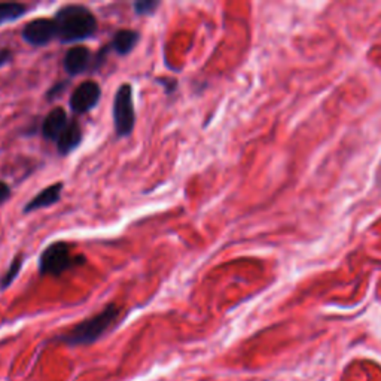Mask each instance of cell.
<instances>
[{"label": "cell", "instance_id": "1", "mask_svg": "<svg viewBox=\"0 0 381 381\" xmlns=\"http://www.w3.org/2000/svg\"><path fill=\"white\" fill-rule=\"evenodd\" d=\"M57 39L62 44H77L94 37L99 30L97 18L84 5H64L54 15Z\"/></svg>", "mask_w": 381, "mask_h": 381}, {"label": "cell", "instance_id": "2", "mask_svg": "<svg viewBox=\"0 0 381 381\" xmlns=\"http://www.w3.org/2000/svg\"><path fill=\"white\" fill-rule=\"evenodd\" d=\"M121 313L122 308L112 302V304L106 306L100 313H97L95 316L85 319L81 324L73 326L71 331L58 335L57 341H62V343L67 346L93 344L111 329L115 322L121 317Z\"/></svg>", "mask_w": 381, "mask_h": 381}, {"label": "cell", "instance_id": "3", "mask_svg": "<svg viewBox=\"0 0 381 381\" xmlns=\"http://www.w3.org/2000/svg\"><path fill=\"white\" fill-rule=\"evenodd\" d=\"M85 263V257L73 255L72 246L66 241H54L46 246L39 257V275L41 276H62L63 272L71 271Z\"/></svg>", "mask_w": 381, "mask_h": 381}, {"label": "cell", "instance_id": "4", "mask_svg": "<svg viewBox=\"0 0 381 381\" xmlns=\"http://www.w3.org/2000/svg\"><path fill=\"white\" fill-rule=\"evenodd\" d=\"M112 115L116 138H129L136 127L133 86L130 84H122L118 88V91H116L112 106Z\"/></svg>", "mask_w": 381, "mask_h": 381}, {"label": "cell", "instance_id": "5", "mask_svg": "<svg viewBox=\"0 0 381 381\" xmlns=\"http://www.w3.org/2000/svg\"><path fill=\"white\" fill-rule=\"evenodd\" d=\"M21 37L26 44L36 48L50 45L54 39H57V26L54 18L32 19L23 27Z\"/></svg>", "mask_w": 381, "mask_h": 381}, {"label": "cell", "instance_id": "6", "mask_svg": "<svg viewBox=\"0 0 381 381\" xmlns=\"http://www.w3.org/2000/svg\"><path fill=\"white\" fill-rule=\"evenodd\" d=\"M102 99V88L95 81H84L77 85L69 100L73 113L84 115L93 111Z\"/></svg>", "mask_w": 381, "mask_h": 381}, {"label": "cell", "instance_id": "7", "mask_svg": "<svg viewBox=\"0 0 381 381\" xmlns=\"http://www.w3.org/2000/svg\"><path fill=\"white\" fill-rule=\"evenodd\" d=\"M93 60L94 57L86 46L75 45L64 54L63 66L66 73L73 77L85 72H90L93 69Z\"/></svg>", "mask_w": 381, "mask_h": 381}, {"label": "cell", "instance_id": "8", "mask_svg": "<svg viewBox=\"0 0 381 381\" xmlns=\"http://www.w3.org/2000/svg\"><path fill=\"white\" fill-rule=\"evenodd\" d=\"M71 120L67 118V113L63 107H54L50 111L42 122L41 133L42 138L48 142H55L60 139L62 133L66 130V127L69 125Z\"/></svg>", "mask_w": 381, "mask_h": 381}, {"label": "cell", "instance_id": "9", "mask_svg": "<svg viewBox=\"0 0 381 381\" xmlns=\"http://www.w3.org/2000/svg\"><path fill=\"white\" fill-rule=\"evenodd\" d=\"M62 192H63V183L62 182L53 183V185H50V187H46L45 189H42L39 194H36L35 197L26 204L23 212L26 214H28V213L36 212V210L54 206V204H57L58 201H60Z\"/></svg>", "mask_w": 381, "mask_h": 381}, {"label": "cell", "instance_id": "10", "mask_svg": "<svg viewBox=\"0 0 381 381\" xmlns=\"http://www.w3.org/2000/svg\"><path fill=\"white\" fill-rule=\"evenodd\" d=\"M84 134L80 122L76 120H72L69 125L66 127V130L62 133L60 139L57 140V151L62 156L71 155L75 149L80 148V145L82 143Z\"/></svg>", "mask_w": 381, "mask_h": 381}, {"label": "cell", "instance_id": "11", "mask_svg": "<svg viewBox=\"0 0 381 381\" xmlns=\"http://www.w3.org/2000/svg\"><path fill=\"white\" fill-rule=\"evenodd\" d=\"M139 39H140L139 32L130 30V28H122V30H118L113 35L111 44L107 45H109L111 51L124 57V55H129L134 50L136 45L139 42Z\"/></svg>", "mask_w": 381, "mask_h": 381}, {"label": "cell", "instance_id": "12", "mask_svg": "<svg viewBox=\"0 0 381 381\" xmlns=\"http://www.w3.org/2000/svg\"><path fill=\"white\" fill-rule=\"evenodd\" d=\"M28 12V6L19 2H0V26L18 21Z\"/></svg>", "mask_w": 381, "mask_h": 381}, {"label": "cell", "instance_id": "13", "mask_svg": "<svg viewBox=\"0 0 381 381\" xmlns=\"http://www.w3.org/2000/svg\"><path fill=\"white\" fill-rule=\"evenodd\" d=\"M24 259H26V257L23 255V253H18V255L12 259V262L9 263V268L6 270L3 277L0 279V290H5L12 285L14 280L19 276V272H21V270H23Z\"/></svg>", "mask_w": 381, "mask_h": 381}, {"label": "cell", "instance_id": "14", "mask_svg": "<svg viewBox=\"0 0 381 381\" xmlns=\"http://www.w3.org/2000/svg\"><path fill=\"white\" fill-rule=\"evenodd\" d=\"M158 0H140V2H136L133 5L134 14L139 17H146V15H154L156 12V9L160 8Z\"/></svg>", "mask_w": 381, "mask_h": 381}, {"label": "cell", "instance_id": "15", "mask_svg": "<svg viewBox=\"0 0 381 381\" xmlns=\"http://www.w3.org/2000/svg\"><path fill=\"white\" fill-rule=\"evenodd\" d=\"M66 88H67V82H66V81H62V82H58V84H54V85L50 88V91L46 93V99H48V100L58 99V97L62 95V93L66 90Z\"/></svg>", "mask_w": 381, "mask_h": 381}, {"label": "cell", "instance_id": "16", "mask_svg": "<svg viewBox=\"0 0 381 381\" xmlns=\"http://www.w3.org/2000/svg\"><path fill=\"white\" fill-rule=\"evenodd\" d=\"M156 82H160V85L165 88L167 94H171L176 90V86H178V82L171 80V77H156Z\"/></svg>", "mask_w": 381, "mask_h": 381}, {"label": "cell", "instance_id": "17", "mask_svg": "<svg viewBox=\"0 0 381 381\" xmlns=\"http://www.w3.org/2000/svg\"><path fill=\"white\" fill-rule=\"evenodd\" d=\"M12 58H14V53L9 50V48H2V50H0V69H2L3 66L11 63Z\"/></svg>", "mask_w": 381, "mask_h": 381}, {"label": "cell", "instance_id": "18", "mask_svg": "<svg viewBox=\"0 0 381 381\" xmlns=\"http://www.w3.org/2000/svg\"><path fill=\"white\" fill-rule=\"evenodd\" d=\"M9 198H11V188H9V185L6 182L0 180V206Z\"/></svg>", "mask_w": 381, "mask_h": 381}]
</instances>
